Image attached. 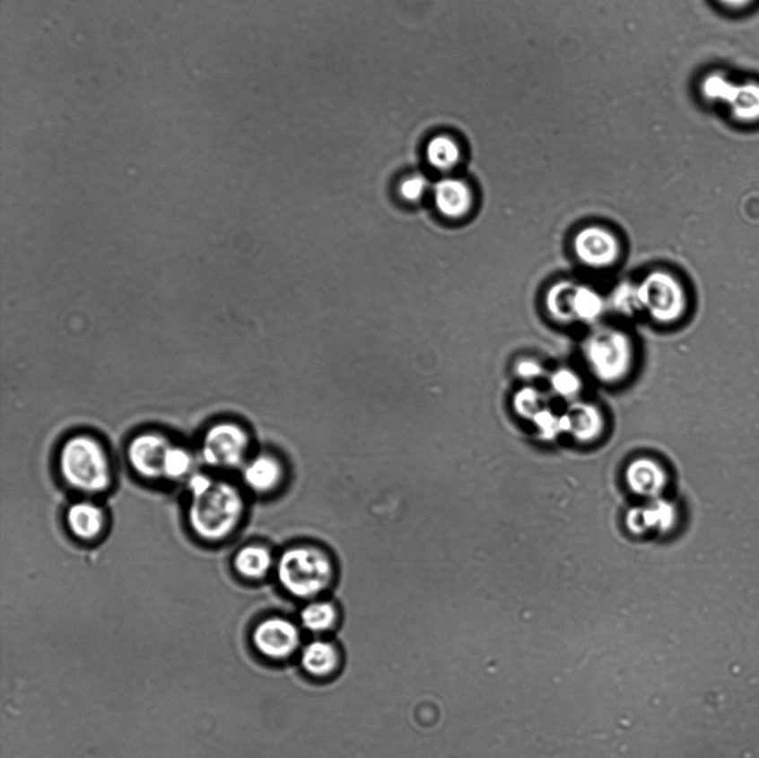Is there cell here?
I'll use <instances>...</instances> for the list:
<instances>
[{"label": "cell", "mask_w": 759, "mask_h": 758, "mask_svg": "<svg viewBox=\"0 0 759 758\" xmlns=\"http://www.w3.org/2000/svg\"><path fill=\"white\" fill-rule=\"evenodd\" d=\"M301 664L311 675L327 676L337 667V649L328 641H313L307 645L302 652Z\"/></svg>", "instance_id": "cell-18"}, {"label": "cell", "mask_w": 759, "mask_h": 758, "mask_svg": "<svg viewBox=\"0 0 759 758\" xmlns=\"http://www.w3.org/2000/svg\"><path fill=\"white\" fill-rule=\"evenodd\" d=\"M532 421L545 439H554V437L563 431L562 416H557L556 414L549 411L547 407L543 408L542 411L537 413Z\"/></svg>", "instance_id": "cell-29"}, {"label": "cell", "mask_w": 759, "mask_h": 758, "mask_svg": "<svg viewBox=\"0 0 759 758\" xmlns=\"http://www.w3.org/2000/svg\"><path fill=\"white\" fill-rule=\"evenodd\" d=\"M515 371L519 379L526 381L537 380L545 374L543 365L532 358H524L517 362Z\"/></svg>", "instance_id": "cell-30"}, {"label": "cell", "mask_w": 759, "mask_h": 758, "mask_svg": "<svg viewBox=\"0 0 759 758\" xmlns=\"http://www.w3.org/2000/svg\"><path fill=\"white\" fill-rule=\"evenodd\" d=\"M626 483L635 494L658 499L667 484L665 469L650 458H638L626 469Z\"/></svg>", "instance_id": "cell-11"}, {"label": "cell", "mask_w": 759, "mask_h": 758, "mask_svg": "<svg viewBox=\"0 0 759 758\" xmlns=\"http://www.w3.org/2000/svg\"><path fill=\"white\" fill-rule=\"evenodd\" d=\"M301 635L292 622L282 617H270L259 623L253 632L255 649L272 659L291 657L300 645Z\"/></svg>", "instance_id": "cell-7"}, {"label": "cell", "mask_w": 759, "mask_h": 758, "mask_svg": "<svg viewBox=\"0 0 759 758\" xmlns=\"http://www.w3.org/2000/svg\"><path fill=\"white\" fill-rule=\"evenodd\" d=\"M192 496L188 518L198 536L208 541H220L240 524L244 501L240 491L231 484L214 481L206 490Z\"/></svg>", "instance_id": "cell-1"}, {"label": "cell", "mask_w": 759, "mask_h": 758, "mask_svg": "<svg viewBox=\"0 0 759 758\" xmlns=\"http://www.w3.org/2000/svg\"><path fill=\"white\" fill-rule=\"evenodd\" d=\"M514 406L516 412L528 420H533L537 413L546 407L543 395L532 388H525L516 394Z\"/></svg>", "instance_id": "cell-26"}, {"label": "cell", "mask_w": 759, "mask_h": 758, "mask_svg": "<svg viewBox=\"0 0 759 758\" xmlns=\"http://www.w3.org/2000/svg\"><path fill=\"white\" fill-rule=\"evenodd\" d=\"M273 566V557L266 548L250 545L241 548L235 557V567L241 576L259 579L266 576Z\"/></svg>", "instance_id": "cell-19"}, {"label": "cell", "mask_w": 759, "mask_h": 758, "mask_svg": "<svg viewBox=\"0 0 759 758\" xmlns=\"http://www.w3.org/2000/svg\"><path fill=\"white\" fill-rule=\"evenodd\" d=\"M733 86L734 82L728 77L720 75V74H711L702 82V91L707 100L725 102Z\"/></svg>", "instance_id": "cell-27"}, {"label": "cell", "mask_w": 759, "mask_h": 758, "mask_svg": "<svg viewBox=\"0 0 759 758\" xmlns=\"http://www.w3.org/2000/svg\"><path fill=\"white\" fill-rule=\"evenodd\" d=\"M575 283L561 282L555 283L548 291L546 296V307L552 318L562 323L572 322L571 313V295Z\"/></svg>", "instance_id": "cell-22"}, {"label": "cell", "mask_w": 759, "mask_h": 758, "mask_svg": "<svg viewBox=\"0 0 759 758\" xmlns=\"http://www.w3.org/2000/svg\"><path fill=\"white\" fill-rule=\"evenodd\" d=\"M725 104L730 113L743 123L759 122V83H734Z\"/></svg>", "instance_id": "cell-16"}, {"label": "cell", "mask_w": 759, "mask_h": 758, "mask_svg": "<svg viewBox=\"0 0 759 758\" xmlns=\"http://www.w3.org/2000/svg\"><path fill=\"white\" fill-rule=\"evenodd\" d=\"M586 362L593 374L604 383H617L630 373L634 347L623 330L606 327L595 330L584 345Z\"/></svg>", "instance_id": "cell-4"}, {"label": "cell", "mask_w": 759, "mask_h": 758, "mask_svg": "<svg viewBox=\"0 0 759 758\" xmlns=\"http://www.w3.org/2000/svg\"><path fill=\"white\" fill-rule=\"evenodd\" d=\"M67 523L72 532L83 539L97 536L104 527V511L91 501H78L69 507Z\"/></svg>", "instance_id": "cell-15"}, {"label": "cell", "mask_w": 759, "mask_h": 758, "mask_svg": "<svg viewBox=\"0 0 759 758\" xmlns=\"http://www.w3.org/2000/svg\"><path fill=\"white\" fill-rule=\"evenodd\" d=\"M426 157L434 169L446 171L458 164L462 152L455 139L447 135H439L427 144Z\"/></svg>", "instance_id": "cell-20"}, {"label": "cell", "mask_w": 759, "mask_h": 758, "mask_svg": "<svg viewBox=\"0 0 759 758\" xmlns=\"http://www.w3.org/2000/svg\"><path fill=\"white\" fill-rule=\"evenodd\" d=\"M333 575L332 562L316 547L290 548L283 553L277 562L279 583L298 598L318 597L328 588Z\"/></svg>", "instance_id": "cell-2"}, {"label": "cell", "mask_w": 759, "mask_h": 758, "mask_svg": "<svg viewBox=\"0 0 759 758\" xmlns=\"http://www.w3.org/2000/svg\"><path fill=\"white\" fill-rule=\"evenodd\" d=\"M605 301L602 295L593 288L584 285L574 286L571 295V313L572 322L591 324L602 318Z\"/></svg>", "instance_id": "cell-17"}, {"label": "cell", "mask_w": 759, "mask_h": 758, "mask_svg": "<svg viewBox=\"0 0 759 758\" xmlns=\"http://www.w3.org/2000/svg\"><path fill=\"white\" fill-rule=\"evenodd\" d=\"M563 431L570 432L577 440L591 441L602 434L604 418L598 408L589 404H577L562 416Z\"/></svg>", "instance_id": "cell-13"}, {"label": "cell", "mask_w": 759, "mask_h": 758, "mask_svg": "<svg viewBox=\"0 0 759 758\" xmlns=\"http://www.w3.org/2000/svg\"><path fill=\"white\" fill-rule=\"evenodd\" d=\"M642 313L656 322H676L685 313L687 297L685 290L672 274L655 271L638 283Z\"/></svg>", "instance_id": "cell-5"}, {"label": "cell", "mask_w": 759, "mask_h": 758, "mask_svg": "<svg viewBox=\"0 0 759 758\" xmlns=\"http://www.w3.org/2000/svg\"><path fill=\"white\" fill-rule=\"evenodd\" d=\"M192 466V456L186 452L184 449L171 445L169 453L166 455L162 477L174 481L180 480V478L188 476Z\"/></svg>", "instance_id": "cell-24"}, {"label": "cell", "mask_w": 759, "mask_h": 758, "mask_svg": "<svg viewBox=\"0 0 759 758\" xmlns=\"http://www.w3.org/2000/svg\"><path fill=\"white\" fill-rule=\"evenodd\" d=\"M572 246L580 262L591 268L612 266L621 254L616 236L598 226L586 227L577 232Z\"/></svg>", "instance_id": "cell-8"}, {"label": "cell", "mask_w": 759, "mask_h": 758, "mask_svg": "<svg viewBox=\"0 0 759 758\" xmlns=\"http://www.w3.org/2000/svg\"><path fill=\"white\" fill-rule=\"evenodd\" d=\"M612 305L619 314L624 316L642 313L638 283H621L613 292Z\"/></svg>", "instance_id": "cell-23"}, {"label": "cell", "mask_w": 759, "mask_h": 758, "mask_svg": "<svg viewBox=\"0 0 759 758\" xmlns=\"http://www.w3.org/2000/svg\"><path fill=\"white\" fill-rule=\"evenodd\" d=\"M721 3L726 4V6L732 7V8H739L746 6L752 0H720Z\"/></svg>", "instance_id": "cell-31"}, {"label": "cell", "mask_w": 759, "mask_h": 758, "mask_svg": "<svg viewBox=\"0 0 759 758\" xmlns=\"http://www.w3.org/2000/svg\"><path fill=\"white\" fill-rule=\"evenodd\" d=\"M676 519L672 505L663 500L654 499L644 507L635 509L627 516V525L632 533L642 534L649 529L668 531Z\"/></svg>", "instance_id": "cell-12"}, {"label": "cell", "mask_w": 759, "mask_h": 758, "mask_svg": "<svg viewBox=\"0 0 759 758\" xmlns=\"http://www.w3.org/2000/svg\"><path fill=\"white\" fill-rule=\"evenodd\" d=\"M549 386L552 392L557 396L565 399H572L580 394L581 380L579 375L571 370L561 369L551 375Z\"/></svg>", "instance_id": "cell-25"}, {"label": "cell", "mask_w": 759, "mask_h": 758, "mask_svg": "<svg viewBox=\"0 0 759 758\" xmlns=\"http://www.w3.org/2000/svg\"><path fill=\"white\" fill-rule=\"evenodd\" d=\"M302 625L311 632H325L337 621V611L327 602L310 603L301 612Z\"/></svg>", "instance_id": "cell-21"}, {"label": "cell", "mask_w": 759, "mask_h": 758, "mask_svg": "<svg viewBox=\"0 0 759 758\" xmlns=\"http://www.w3.org/2000/svg\"><path fill=\"white\" fill-rule=\"evenodd\" d=\"M249 449L247 432L239 425L223 423L207 431L203 441L202 456L211 466L231 468L244 462Z\"/></svg>", "instance_id": "cell-6"}, {"label": "cell", "mask_w": 759, "mask_h": 758, "mask_svg": "<svg viewBox=\"0 0 759 758\" xmlns=\"http://www.w3.org/2000/svg\"><path fill=\"white\" fill-rule=\"evenodd\" d=\"M171 444L164 436L147 432L132 440L128 458L135 471L147 478L162 477L167 453Z\"/></svg>", "instance_id": "cell-9"}, {"label": "cell", "mask_w": 759, "mask_h": 758, "mask_svg": "<svg viewBox=\"0 0 759 758\" xmlns=\"http://www.w3.org/2000/svg\"><path fill=\"white\" fill-rule=\"evenodd\" d=\"M284 471L282 464L273 456L259 455L249 460L243 469V480L251 491L269 492L282 483Z\"/></svg>", "instance_id": "cell-14"}, {"label": "cell", "mask_w": 759, "mask_h": 758, "mask_svg": "<svg viewBox=\"0 0 759 758\" xmlns=\"http://www.w3.org/2000/svg\"><path fill=\"white\" fill-rule=\"evenodd\" d=\"M60 472L74 490L100 492L110 483V467L99 441L88 436H76L65 443L60 452Z\"/></svg>", "instance_id": "cell-3"}, {"label": "cell", "mask_w": 759, "mask_h": 758, "mask_svg": "<svg viewBox=\"0 0 759 758\" xmlns=\"http://www.w3.org/2000/svg\"><path fill=\"white\" fill-rule=\"evenodd\" d=\"M435 206L442 216L458 220L467 215L473 206V192L463 179H442L432 187Z\"/></svg>", "instance_id": "cell-10"}, {"label": "cell", "mask_w": 759, "mask_h": 758, "mask_svg": "<svg viewBox=\"0 0 759 758\" xmlns=\"http://www.w3.org/2000/svg\"><path fill=\"white\" fill-rule=\"evenodd\" d=\"M431 188L430 181L425 176L415 174L409 176L402 181L399 186V192L404 199L408 202H418L425 196L427 190Z\"/></svg>", "instance_id": "cell-28"}]
</instances>
